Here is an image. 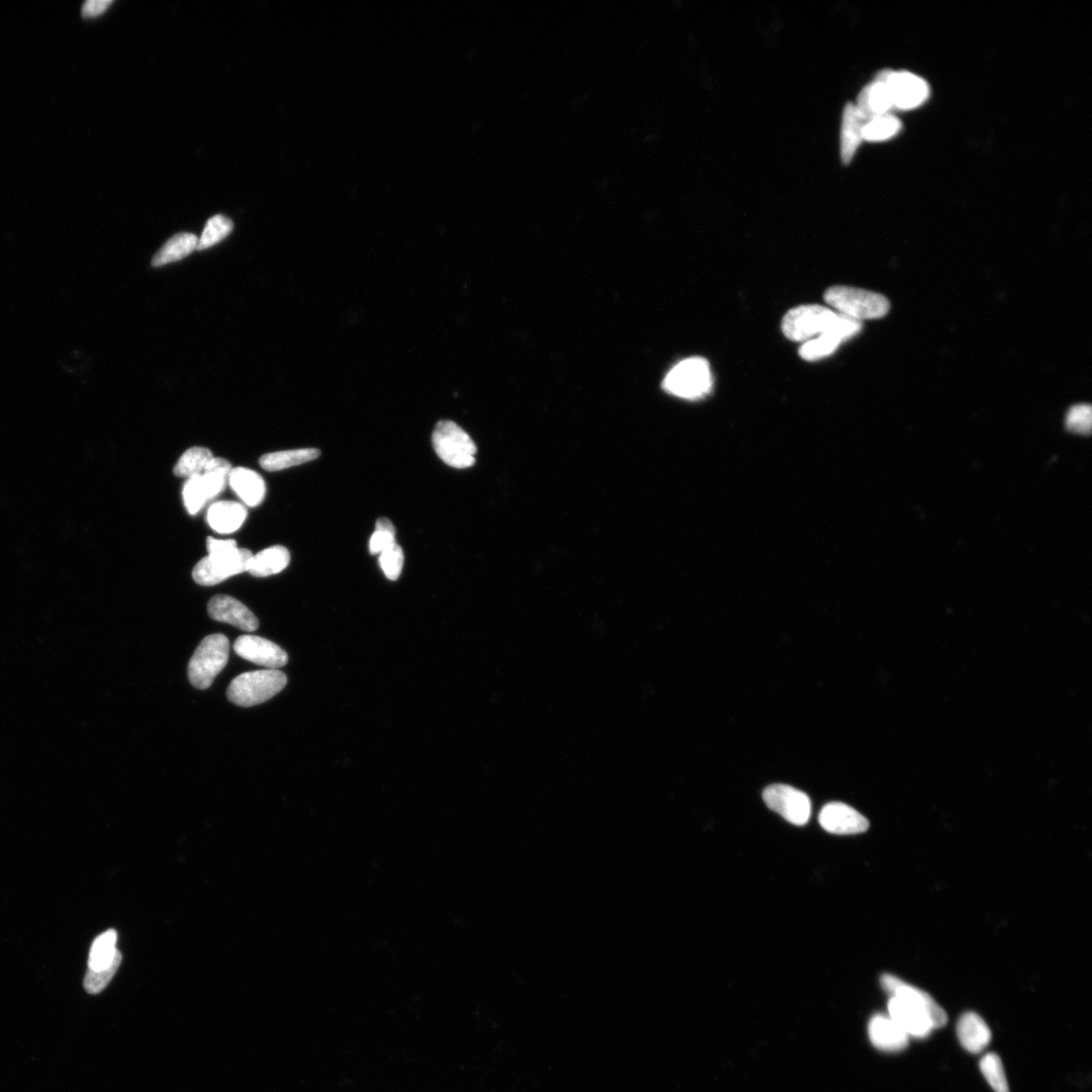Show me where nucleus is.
Returning a JSON list of instances; mask_svg holds the SVG:
<instances>
[{
  "label": "nucleus",
  "mask_w": 1092,
  "mask_h": 1092,
  "mask_svg": "<svg viewBox=\"0 0 1092 1092\" xmlns=\"http://www.w3.org/2000/svg\"><path fill=\"white\" fill-rule=\"evenodd\" d=\"M710 363L702 358H691L677 364L666 374L665 391L686 400H698L710 393L712 388Z\"/></svg>",
  "instance_id": "obj_6"
},
{
  "label": "nucleus",
  "mask_w": 1092,
  "mask_h": 1092,
  "mask_svg": "<svg viewBox=\"0 0 1092 1092\" xmlns=\"http://www.w3.org/2000/svg\"><path fill=\"white\" fill-rule=\"evenodd\" d=\"M843 341L833 333L806 341L799 349V356L807 361H816L831 356Z\"/></svg>",
  "instance_id": "obj_27"
},
{
  "label": "nucleus",
  "mask_w": 1092,
  "mask_h": 1092,
  "mask_svg": "<svg viewBox=\"0 0 1092 1092\" xmlns=\"http://www.w3.org/2000/svg\"><path fill=\"white\" fill-rule=\"evenodd\" d=\"M856 108L866 121L889 114L893 106L884 81L877 78L873 84L866 86L858 97Z\"/></svg>",
  "instance_id": "obj_18"
},
{
  "label": "nucleus",
  "mask_w": 1092,
  "mask_h": 1092,
  "mask_svg": "<svg viewBox=\"0 0 1092 1092\" xmlns=\"http://www.w3.org/2000/svg\"><path fill=\"white\" fill-rule=\"evenodd\" d=\"M865 119L856 106L847 104L844 109L841 135V156L844 165L851 164L856 152L863 141Z\"/></svg>",
  "instance_id": "obj_19"
},
{
  "label": "nucleus",
  "mask_w": 1092,
  "mask_h": 1092,
  "mask_svg": "<svg viewBox=\"0 0 1092 1092\" xmlns=\"http://www.w3.org/2000/svg\"><path fill=\"white\" fill-rule=\"evenodd\" d=\"M287 683V675L279 670L247 672L231 682L227 697L230 702L240 707L256 706L281 692Z\"/></svg>",
  "instance_id": "obj_4"
},
{
  "label": "nucleus",
  "mask_w": 1092,
  "mask_h": 1092,
  "mask_svg": "<svg viewBox=\"0 0 1092 1092\" xmlns=\"http://www.w3.org/2000/svg\"><path fill=\"white\" fill-rule=\"evenodd\" d=\"M235 653L246 661L278 670L289 661L288 654L280 646L256 635L239 636L234 643Z\"/></svg>",
  "instance_id": "obj_11"
},
{
  "label": "nucleus",
  "mask_w": 1092,
  "mask_h": 1092,
  "mask_svg": "<svg viewBox=\"0 0 1092 1092\" xmlns=\"http://www.w3.org/2000/svg\"><path fill=\"white\" fill-rule=\"evenodd\" d=\"M121 962V954L117 958L115 963L105 970L93 971L88 970L85 979V988L90 995H97L101 993L110 983L111 978L117 973Z\"/></svg>",
  "instance_id": "obj_32"
},
{
  "label": "nucleus",
  "mask_w": 1092,
  "mask_h": 1092,
  "mask_svg": "<svg viewBox=\"0 0 1092 1092\" xmlns=\"http://www.w3.org/2000/svg\"><path fill=\"white\" fill-rule=\"evenodd\" d=\"M882 984L886 993L892 995L888 1003L889 1017L909 1037L927 1038L933 1029L947 1024L946 1011L924 990L909 985L892 974H884Z\"/></svg>",
  "instance_id": "obj_1"
},
{
  "label": "nucleus",
  "mask_w": 1092,
  "mask_h": 1092,
  "mask_svg": "<svg viewBox=\"0 0 1092 1092\" xmlns=\"http://www.w3.org/2000/svg\"><path fill=\"white\" fill-rule=\"evenodd\" d=\"M900 129H902V123L893 115L875 117L866 121L863 127V140L883 142L896 136Z\"/></svg>",
  "instance_id": "obj_26"
},
{
  "label": "nucleus",
  "mask_w": 1092,
  "mask_h": 1092,
  "mask_svg": "<svg viewBox=\"0 0 1092 1092\" xmlns=\"http://www.w3.org/2000/svg\"><path fill=\"white\" fill-rule=\"evenodd\" d=\"M394 543H397L396 533L376 530L370 541V552L371 554H381Z\"/></svg>",
  "instance_id": "obj_34"
},
{
  "label": "nucleus",
  "mask_w": 1092,
  "mask_h": 1092,
  "mask_svg": "<svg viewBox=\"0 0 1092 1092\" xmlns=\"http://www.w3.org/2000/svg\"><path fill=\"white\" fill-rule=\"evenodd\" d=\"M208 612L210 619L231 624L241 631L251 632L259 627L256 616L245 604L228 595L212 597L208 604Z\"/></svg>",
  "instance_id": "obj_13"
},
{
  "label": "nucleus",
  "mask_w": 1092,
  "mask_h": 1092,
  "mask_svg": "<svg viewBox=\"0 0 1092 1092\" xmlns=\"http://www.w3.org/2000/svg\"><path fill=\"white\" fill-rule=\"evenodd\" d=\"M117 938L114 929H109L96 938L89 953L88 970H105L115 963L120 955L116 949Z\"/></svg>",
  "instance_id": "obj_23"
},
{
  "label": "nucleus",
  "mask_w": 1092,
  "mask_h": 1092,
  "mask_svg": "<svg viewBox=\"0 0 1092 1092\" xmlns=\"http://www.w3.org/2000/svg\"><path fill=\"white\" fill-rule=\"evenodd\" d=\"M230 643L224 634H210L202 640L188 665V679L199 690L208 689L229 660Z\"/></svg>",
  "instance_id": "obj_5"
},
{
  "label": "nucleus",
  "mask_w": 1092,
  "mask_h": 1092,
  "mask_svg": "<svg viewBox=\"0 0 1092 1092\" xmlns=\"http://www.w3.org/2000/svg\"><path fill=\"white\" fill-rule=\"evenodd\" d=\"M763 799L768 808L792 825H804L812 816L811 799L791 786H768L763 792Z\"/></svg>",
  "instance_id": "obj_9"
},
{
  "label": "nucleus",
  "mask_w": 1092,
  "mask_h": 1092,
  "mask_svg": "<svg viewBox=\"0 0 1092 1092\" xmlns=\"http://www.w3.org/2000/svg\"><path fill=\"white\" fill-rule=\"evenodd\" d=\"M253 554L246 549H231L210 553L192 570V578L200 586H215L242 573L248 572Z\"/></svg>",
  "instance_id": "obj_8"
},
{
  "label": "nucleus",
  "mask_w": 1092,
  "mask_h": 1092,
  "mask_svg": "<svg viewBox=\"0 0 1092 1092\" xmlns=\"http://www.w3.org/2000/svg\"><path fill=\"white\" fill-rule=\"evenodd\" d=\"M111 5H113L111 0H88L83 6V16L85 17H98L103 15Z\"/></svg>",
  "instance_id": "obj_35"
},
{
  "label": "nucleus",
  "mask_w": 1092,
  "mask_h": 1092,
  "mask_svg": "<svg viewBox=\"0 0 1092 1092\" xmlns=\"http://www.w3.org/2000/svg\"><path fill=\"white\" fill-rule=\"evenodd\" d=\"M432 444L442 461L451 468L468 469L475 462L477 445L453 421L442 420L437 424L432 434Z\"/></svg>",
  "instance_id": "obj_7"
},
{
  "label": "nucleus",
  "mask_w": 1092,
  "mask_h": 1092,
  "mask_svg": "<svg viewBox=\"0 0 1092 1092\" xmlns=\"http://www.w3.org/2000/svg\"><path fill=\"white\" fill-rule=\"evenodd\" d=\"M381 568L391 581H397L404 565V552L401 546L394 543L388 550L380 554Z\"/></svg>",
  "instance_id": "obj_31"
},
{
  "label": "nucleus",
  "mask_w": 1092,
  "mask_h": 1092,
  "mask_svg": "<svg viewBox=\"0 0 1092 1092\" xmlns=\"http://www.w3.org/2000/svg\"><path fill=\"white\" fill-rule=\"evenodd\" d=\"M214 458V454L207 448H191L181 455L174 473L176 477L188 479L191 475L204 472L207 464Z\"/></svg>",
  "instance_id": "obj_25"
},
{
  "label": "nucleus",
  "mask_w": 1092,
  "mask_h": 1092,
  "mask_svg": "<svg viewBox=\"0 0 1092 1092\" xmlns=\"http://www.w3.org/2000/svg\"><path fill=\"white\" fill-rule=\"evenodd\" d=\"M819 824L835 835H856L868 831V819L856 809L841 802L826 804L819 813Z\"/></svg>",
  "instance_id": "obj_12"
},
{
  "label": "nucleus",
  "mask_w": 1092,
  "mask_h": 1092,
  "mask_svg": "<svg viewBox=\"0 0 1092 1092\" xmlns=\"http://www.w3.org/2000/svg\"><path fill=\"white\" fill-rule=\"evenodd\" d=\"M184 501L190 515L197 514L208 503L209 498L202 483L201 473L191 475L185 483Z\"/></svg>",
  "instance_id": "obj_30"
},
{
  "label": "nucleus",
  "mask_w": 1092,
  "mask_h": 1092,
  "mask_svg": "<svg viewBox=\"0 0 1092 1092\" xmlns=\"http://www.w3.org/2000/svg\"><path fill=\"white\" fill-rule=\"evenodd\" d=\"M233 228L234 224L229 218L222 215L211 217L199 239L197 250H206L218 245L230 235Z\"/></svg>",
  "instance_id": "obj_28"
},
{
  "label": "nucleus",
  "mask_w": 1092,
  "mask_h": 1092,
  "mask_svg": "<svg viewBox=\"0 0 1092 1092\" xmlns=\"http://www.w3.org/2000/svg\"><path fill=\"white\" fill-rule=\"evenodd\" d=\"M1092 413L1088 404H1075L1066 417V427L1078 434H1088L1091 430Z\"/></svg>",
  "instance_id": "obj_33"
},
{
  "label": "nucleus",
  "mask_w": 1092,
  "mask_h": 1092,
  "mask_svg": "<svg viewBox=\"0 0 1092 1092\" xmlns=\"http://www.w3.org/2000/svg\"><path fill=\"white\" fill-rule=\"evenodd\" d=\"M886 84L893 106L910 110L924 105L929 97L927 81L907 71H883L877 77Z\"/></svg>",
  "instance_id": "obj_10"
},
{
  "label": "nucleus",
  "mask_w": 1092,
  "mask_h": 1092,
  "mask_svg": "<svg viewBox=\"0 0 1092 1092\" xmlns=\"http://www.w3.org/2000/svg\"><path fill=\"white\" fill-rule=\"evenodd\" d=\"M782 332L791 341H809L833 333L846 341L842 329V315L818 305H806L789 311L782 320Z\"/></svg>",
  "instance_id": "obj_2"
},
{
  "label": "nucleus",
  "mask_w": 1092,
  "mask_h": 1092,
  "mask_svg": "<svg viewBox=\"0 0 1092 1092\" xmlns=\"http://www.w3.org/2000/svg\"><path fill=\"white\" fill-rule=\"evenodd\" d=\"M957 1035L961 1045L970 1053H980L990 1043L991 1030L984 1019L973 1013L964 1014L957 1025Z\"/></svg>",
  "instance_id": "obj_17"
},
{
  "label": "nucleus",
  "mask_w": 1092,
  "mask_h": 1092,
  "mask_svg": "<svg viewBox=\"0 0 1092 1092\" xmlns=\"http://www.w3.org/2000/svg\"><path fill=\"white\" fill-rule=\"evenodd\" d=\"M825 300L838 313L859 322L883 318L890 310V302L883 295L851 287L829 288Z\"/></svg>",
  "instance_id": "obj_3"
},
{
  "label": "nucleus",
  "mask_w": 1092,
  "mask_h": 1092,
  "mask_svg": "<svg viewBox=\"0 0 1092 1092\" xmlns=\"http://www.w3.org/2000/svg\"><path fill=\"white\" fill-rule=\"evenodd\" d=\"M868 1033L871 1043L885 1052L903 1051L909 1043L906 1031L885 1015H876L870 1020Z\"/></svg>",
  "instance_id": "obj_14"
},
{
  "label": "nucleus",
  "mask_w": 1092,
  "mask_h": 1092,
  "mask_svg": "<svg viewBox=\"0 0 1092 1092\" xmlns=\"http://www.w3.org/2000/svg\"><path fill=\"white\" fill-rule=\"evenodd\" d=\"M235 548H238L236 540H215L214 538H210H210L207 539V549H208L209 554L220 552H225V551H228L231 549H235Z\"/></svg>",
  "instance_id": "obj_36"
},
{
  "label": "nucleus",
  "mask_w": 1092,
  "mask_h": 1092,
  "mask_svg": "<svg viewBox=\"0 0 1092 1092\" xmlns=\"http://www.w3.org/2000/svg\"><path fill=\"white\" fill-rule=\"evenodd\" d=\"M245 505L233 501H221L210 505L207 520L210 529L221 534L237 531L247 518Z\"/></svg>",
  "instance_id": "obj_16"
},
{
  "label": "nucleus",
  "mask_w": 1092,
  "mask_h": 1092,
  "mask_svg": "<svg viewBox=\"0 0 1092 1092\" xmlns=\"http://www.w3.org/2000/svg\"><path fill=\"white\" fill-rule=\"evenodd\" d=\"M199 238L191 233H178L171 237L152 259V266L160 267L186 258L198 248Z\"/></svg>",
  "instance_id": "obj_21"
},
{
  "label": "nucleus",
  "mask_w": 1092,
  "mask_h": 1092,
  "mask_svg": "<svg viewBox=\"0 0 1092 1092\" xmlns=\"http://www.w3.org/2000/svg\"><path fill=\"white\" fill-rule=\"evenodd\" d=\"M232 465L225 459L214 458L207 464L206 469L201 472V479L209 501L225 490L229 483Z\"/></svg>",
  "instance_id": "obj_24"
},
{
  "label": "nucleus",
  "mask_w": 1092,
  "mask_h": 1092,
  "mask_svg": "<svg viewBox=\"0 0 1092 1092\" xmlns=\"http://www.w3.org/2000/svg\"><path fill=\"white\" fill-rule=\"evenodd\" d=\"M229 484L249 507H256L266 498L267 485L261 475L246 468L232 469Z\"/></svg>",
  "instance_id": "obj_15"
},
{
  "label": "nucleus",
  "mask_w": 1092,
  "mask_h": 1092,
  "mask_svg": "<svg viewBox=\"0 0 1092 1092\" xmlns=\"http://www.w3.org/2000/svg\"><path fill=\"white\" fill-rule=\"evenodd\" d=\"M376 530L389 531L396 533L392 523L387 518H380L376 523Z\"/></svg>",
  "instance_id": "obj_37"
},
{
  "label": "nucleus",
  "mask_w": 1092,
  "mask_h": 1092,
  "mask_svg": "<svg viewBox=\"0 0 1092 1092\" xmlns=\"http://www.w3.org/2000/svg\"><path fill=\"white\" fill-rule=\"evenodd\" d=\"M980 1070L995 1092H1009L1003 1062L995 1053H988L980 1061Z\"/></svg>",
  "instance_id": "obj_29"
},
{
  "label": "nucleus",
  "mask_w": 1092,
  "mask_h": 1092,
  "mask_svg": "<svg viewBox=\"0 0 1092 1092\" xmlns=\"http://www.w3.org/2000/svg\"><path fill=\"white\" fill-rule=\"evenodd\" d=\"M320 450L316 449L270 452L262 455L259 463L263 470L279 472L316 460L320 457Z\"/></svg>",
  "instance_id": "obj_22"
},
{
  "label": "nucleus",
  "mask_w": 1092,
  "mask_h": 1092,
  "mask_svg": "<svg viewBox=\"0 0 1092 1092\" xmlns=\"http://www.w3.org/2000/svg\"><path fill=\"white\" fill-rule=\"evenodd\" d=\"M290 553L285 546L275 545L263 550L253 558L249 564L248 573L257 578H266L277 574L288 568Z\"/></svg>",
  "instance_id": "obj_20"
}]
</instances>
